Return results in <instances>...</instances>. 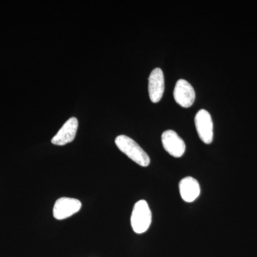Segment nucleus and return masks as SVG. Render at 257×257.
<instances>
[{
	"instance_id": "obj_1",
	"label": "nucleus",
	"mask_w": 257,
	"mask_h": 257,
	"mask_svg": "<svg viewBox=\"0 0 257 257\" xmlns=\"http://www.w3.org/2000/svg\"><path fill=\"white\" fill-rule=\"evenodd\" d=\"M115 144L120 151L122 152L135 163L145 167L150 165V157L133 139L126 135H119L115 140Z\"/></svg>"
},
{
	"instance_id": "obj_2",
	"label": "nucleus",
	"mask_w": 257,
	"mask_h": 257,
	"mask_svg": "<svg viewBox=\"0 0 257 257\" xmlns=\"http://www.w3.org/2000/svg\"><path fill=\"white\" fill-rule=\"evenodd\" d=\"M152 223V212L145 200L135 204L131 216L132 227L137 234L146 232Z\"/></svg>"
},
{
	"instance_id": "obj_3",
	"label": "nucleus",
	"mask_w": 257,
	"mask_h": 257,
	"mask_svg": "<svg viewBox=\"0 0 257 257\" xmlns=\"http://www.w3.org/2000/svg\"><path fill=\"white\" fill-rule=\"evenodd\" d=\"M82 203L74 198L62 197L56 201L53 208V216L57 220H63L78 212Z\"/></svg>"
},
{
	"instance_id": "obj_4",
	"label": "nucleus",
	"mask_w": 257,
	"mask_h": 257,
	"mask_svg": "<svg viewBox=\"0 0 257 257\" xmlns=\"http://www.w3.org/2000/svg\"><path fill=\"white\" fill-rule=\"evenodd\" d=\"M194 121L198 135L203 143L207 145L212 143L214 133L211 114L205 109H201L196 114Z\"/></svg>"
},
{
	"instance_id": "obj_5",
	"label": "nucleus",
	"mask_w": 257,
	"mask_h": 257,
	"mask_svg": "<svg viewBox=\"0 0 257 257\" xmlns=\"http://www.w3.org/2000/svg\"><path fill=\"white\" fill-rule=\"evenodd\" d=\"M164 149L171 156L179 158L184 155L186 145L184 140L173 130H167L162 135Z\"/></svg>"
},
{
	"instance_id": "obj_6",
	"label": "nucleus",
	"mask_w": 257,
	"mask_h": 257,
	"mask_svg": "<svg viewBox=\"0 0 257 257\" xmlns=\"http://www.w3.org/2000/svg\"><path fill=\"white\" fill-rule=\"evenodd\" d=\"M174 97L176 102L182 107H190L195 101V91L187 81L179 79L176 83Z\"/></svg>"
},
{
	"instance_id": "obj_7",
	"label": "nucleus",
	"mask_w": 257,
	"mask_h": 257,
	"mask_svg": "<svg viewBox=\"0 0 257 257\" xmlns=\"http://www.w3.org/2000/svg\"><path fill=\"white\" fill-rule=\"evenodd\" d=\"M77 128L78 120L77 118L71 117L64 123L57 135L52 138V143L57 146H64L67 144L72 143L75 138Z\"/></svg>"
},
{
	"instance_id": "obj_8",
	"label": "nucleus",
	"mask_w": 257,
	"mask_h": 257,
	"mask_svg": "<svg viewBox=\"0 0 257 257\" xmlns=\"http://www.w3.org/2000/svg\"><path fill=\"white\" fill-rule=\"evenodd\" d=\"M149 94L153 103L159 102L165 92V77L160 68L154 69L149 77Z\"/></svg>"
},
{
	"instance_id": "obj_9",
	"label": "nucleus",
	"mask_w": 257,
	"mask_h": 257,
	"mask_svg": "<svg viewBox=\"0 0 257 257\" xmlns=\"http://www.w3.org/2000/svg\"><path fill=\"white\" fill-rule=\"evenodd\" d=\"M200 192L199 182L192 177H185L179 183V192L184 202H194L200 195Z\"/></svg>"
}]
</instances>
